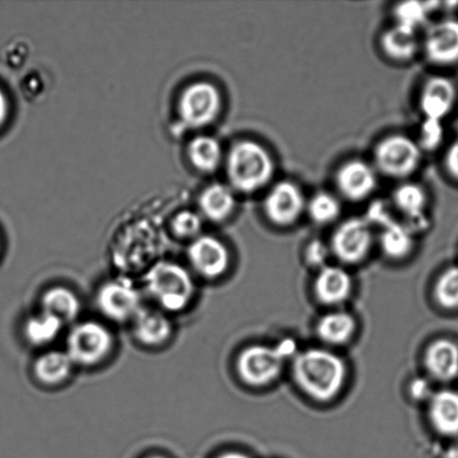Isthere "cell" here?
Segmentation results:
<instances>
[{"mask_svg": "<svg viewBox=\"0 0 458 458\" xmlns=\"http://www.w3.org/2000/svg\"><path fill=\"white\" fill-rule=\"evenodd\" d=\"M215 458H250L249 455L242 454V453L240 452H227L223 453V454L218 455Z\"/></svg>", "mask_w": 458, "mask_h": 458, "instance_id": "8d00e7d4", "label": "cell"}, {"mask_svg": "<svg viewBox=\"0 0 458 458\" xmlns=\"http://www.w3.org/2000/svg\"><path fill=\"white\" fill-rule=\"evenodd\" d=\"M199 205L201 212L210 221L223 222L231 216L236 201L231 188L222 183H214L201 194Z\"/></svg>", "mask_w": 458, "mask_h": 458, "instance_id": "7402d4cb", "label": "cell"}, {"mask_svg": "<svg viewBox=\"0 0 458 458\" xmlns=\"http://www.w3.org/2000/svg\"><path fill=\"white\" fill-rule=\"evenodd\" d=\"M329 254V247L318 240L310 242L307 250H305V258H307L308 262L313 267H321V268L326 267Z\"/></svg>", "mask_w": 458, "mask_h": 458, "instance_id": "d6a6232c", "label": "cell"}, {"mask_svg": "<svg viewBox=\"0 0 458 458\" xmlns=\"http://www.w3.org/2000/svg\"><path fill=\"white\" fill-rule=\"evenodd\" d=\"M140 291L127 277L103 283L97 293V307L111 321H132L142 309Z\"/></svg>", "mask_w": 458, "mask_h": 458, "instance_id": "52a82bcc", "label": "cell"}, {"mask_svg": "<svg viewBox=\"0 0 458 458\" xmlns=\"http://www.w3.org/2000/svg\"><path fill=\"white\" fill-rule=\"evenodd\" d=\"M423 48L429 63L437 66H451L458 63V21L435 22L426 31Z\"/></svg>", "mask_w": 458, "mask_h": 458, "instance_id": "7c38bea8", "label": "cell"}, {"mask_svg": "<svg viewBox=\"0 0 458 458\" xmlns=\"http://www.w3.org/2000/svg\"><path fill=\"white\" fill-rule=\"evenodd\" d=\"M356 321L347 312H332L322 317L318 323V335L329 344L348 343L356 332Z\"/></svg>", "mask_w": 458, "mask_h": 458, "instance_id": "603a6c76", "label": "cell"}, {"mask_svg": "<svg viewBox=\"0 0 458 458\" xmlns=\"http://www.w3.org/2000/svg\"><path fill=\"white\" fill-rule=\"evenodd\" d=\"M374 233L369 222L350 218L335 229L331 238V251L344 263L361 262L369 254Z\"/></svg>", "mask_w": 458, "mask_h": 458, "instance_id": "9c48e42d", "label": "cell"}, {"mask_svg": "<svg viewBox=\"0 0 458 458\" xmlns=\"http://www.w3.org/2000/svg\"><path fill=\"white\" fill-rule=\"evenodd\" d=\"M147 294L168 313L182 312L196 293L194 277L188 269L174 262L161 260L152 265L143 277Z\"/></svg>", "mask_w": 458, "mask_h": 458, "instance_id": "7a4b0ae2", "label": "cell"}, {"mask_svg": "<svg viewBox=\"0 0 458 458\" xmlns=\"http://www.w3.org/2000/svg\"><path fill=\"white\" fill-rule=\"evenodd\" d=\"M444 458H458V443L448 448Z\"/></svg>", "mask_w": 458, "mask_h": 458, "instance_id": "74e56055", "label": "cell"}, {"mask_svg": "<svg viewBox=\"0 0 458 458\" xmlns=\"http://www.w3.org/2000/svg\"><path fill=\"white\" fill-rule=\"evenodd\" d=\"M42 311L52 314L64 323L74 321L81 311V302L73 291L54 286L44 292L40 299Z\"/></svg>", "mask_w": 458, "mask_h": 458, "instance_id": "44dd1931", "label": "cell"}, {"mask_svg": "<svg viewBox=\"0 0 458 458\" xmlns=\"http://www.w3.org/2000/svg\"><path fill=\"white\" fill-rule=\"evenodd\" d=\"M114 335L97 321L78 323L66 338L65 352L74 366L93 367L105 361L114 349Z\"/></svg>", "mask_w": 458, "mask_h": 458, "instance_id": "277c9868", "label": "cell"}, {"mask_svg": "<svg viewBox=\"0 0 458 458\" xmlns=\"http://www.w3.org/2000/svg\"><path fill=\"white\" fill-rule=\"evenodd\" d=\"M310 218L318 225H327L339 218L341 205L335 196L327 191H320L313 195L307 203V210Z\"/></svg>", "mask_w": 458, "mask_h": 458, "instance_id": "83f0119b", "label": "cell"}, {"mask_svg": "<svg viewBox=\"0 0 458 458\" xmlns=\"http://www.w3.org/2000/svg\"><path fill=\"white\" fill-rule=\"evenodd\" d=\"M435 3L408 2L397 4L394 13L396 25L417 31L428 21Z\"/></svg>", "mask_w": 458, "mask_h": 458, "instance_id": "f1b7e54d", "label": "cell"}, {"mask_svg": "<svg viewBox=\"0 0 458 458\" xmlns=\"http://www.w3.org/2000/svg\"><path fill=\"white\" fill-rule=\"evenodd\" d=\"M187 254L192 268L199 276L210 280L225 274L231 260L226 246L212 236L196 238Z\"/></svg>", "mask_w": 458, "mask_h": 458, "instance_id": "4fadbf2b", "label": "cell"}, {"mask_svg": "<svg viewBox=\"0 0 458 458\" xmlns=\"http://www.w3.org/2000/svg\"><path fill=\"white\" fill-rule=\"evenodd\" d=\"M435 296L445 309L458 308V267L446 269L439 277Z\"/></svg>", "mask_w": 458, "mask_h": 458, "instance_id": "f546056e", "label": "cell"}, {"mask_svg": "<svg viewBox=\"0 0 458 458\" xmlns=\"http://www.w3.org/2000/svg\"><path fill=\"white\" fill-rule=\"evenodd\" d=\"M380 47L389 60L396 63L410 62L420 49L417 31L394 24L381 35Z\"/></svg>", "mask_w": 458, "mask_h": 458, "instance_id": "ac0fdd59", "label": "cell"}, {"mask_svg": "<svg viewBox=\"0 0 458 458\" xmlns=\"http://www.w3.org/2000/svg\"><path fill=\"white\" fill-rule=\"evenodd\" d=\"M457 89L446 76H433L421 89L420 107L424 119L443 121L456 105Z\"/></svg>", "mask_w": 458, "mask_h": 458, "instance_id": "5bb4252c", "label": "cell"}, {"mask_svg": "<svg viewBox=\"0 0 458 458\" xmlns=\"http://www.w3.org/2000/svg\"><path fill=\"white\" fill-rule=\"evenodd\" d=\"M291 341L281 347L251 345L242 350L238 356L236 368L238 375L245 384L253 387H262L273 383L280 376L284 360L293 352Z\"/></svg>", "mask_w": 458, "mask_h": 458, "instance_id": "5b68a950", "label": "cell"}, {"mask_svg": "<svg viewBox=\"0 0 458 458\" xmlns=\"http://www.w3.org/2000/svg\"><path fill=\"white\" fill-rule=\"evenodd\" d=\"M425 363L435 379L450 381L458 375V347L451 340L441 339L429 345Z\"/></svg>", "mask_w": 458, "mask_h": 458, "instance_id": "e0dca14e", "label": "cell"}, {"mask_svg": "<svg viewBox=\"0 0 458 458\" xmlns=\"http://www.w3.org/2000/svg\"><path fill=\"white\" fill-rule=\"evenodd\" d=\"M352 290V277L347 271L338 267H322L314 283V292L318 300L327 305L344 302Z\"/></svg>", "mask_w": 458, "mask_h": 458, "instance_id": "2e32d148", "label": "cell"}, {"mask_svg": "<svg viewBox=\"0 0 458 458\" xmlns=\"http://www.w3.org/2000/svg\"><path fill=\"white\" fill-rule=\"evenodd\" d=\"M411 394L417 399H424L429 394L428 384L423 379H419L411 384Z\"/></svg>", "mask_w": 458, "mask_h": 458, "instance_id": "e575fe53", "label": "cell"}, {"mask_svg": "<svg viewBox=\"0 0 458 458\" xmlns=\"http://www.w3.org/2000/svg\"><path fill=\"white\" fill-rule=\"evenodd\" d=\"M146 458H167V457L161 456V455H151V456H148Z\"/></svg>", "mask_w": 458, "mask_h": 458, "instance_id": "f35d334b", "label": "cell"}, {"mask_svg": "<svg viewBox=\"0 0 458 458\" xmlns=\"http://www.w3.org/2000/svg\"><path fill=\"white\" fill-rule=\"evenodd\" d=\"M444 127L442 121L424 119L420 128L419 146L421 151H434L442 145Z\"/></svg>", "mask_w": 458, "mask_h": 458, "instance_id": "4dcf8cb0", "label": "cell"}, {"mask_svg": "<svg viewBox=\"0 0 458 458\" xmlns=\"http://www.w3.org/2000/svg\"><path fill=\"white\" fill-rule=\"evenodd\" d=\"M421 157L423 151L414 139L403 134H392L376 146L375 168L389 178L405 179L419 169Z\"/></svg>", "mask_w": 458, "mask_h": 458, "instance_id": "8992f818", "label": "cell"}, {"mask_svg": "<svg viewBox=\"0 0 458 458\" xmlns=\"http://www.w3.org/2000/svg\"><path fill=\"white\" fill-rule=\"evenodd\" d=\"M64 323L47 312H40L26 321L24 334L27 341L36 347H43L55 341Z\"/></svg>", "mask_w": 458, "mask_h": 458, "instance_id": "484cf974", "label": "cell"}, {"mask_svg": "<svg viewBox=\"0 0 458 458\" xmlns=\"http://www.w3.org/2000/svg\"><path fill=\"white\" fill-rule=\"evenodd\" d=\"M7 111V100L6 98H4L2 89H0V125L4 123V120H6Z\"/></svg>", "mask_w": 458, "mask_h": 458, "instance_id": "d590c367", "label": "cell"}, {"mask_svg": "<svg viewBox=\"0 0 458 458\" xmlns=\"http://www.w3.org/2000/svg\"><path fill=\"white\" fill-rule=\"evenodd\" d=\"M394 208L411 221L423 219L428 206V194L423 187L414 182H405L394 191Z\"/></svg>", "mask_w": 458, "mask_h": 458, "instance_id": "d4e9b609", "label": "cell"}, {"mask_svg": "<svg viewBox=\"0 0 458 458\" xmlns=\"http://www.w3.org/2000/svg\"><path fill=\"white\" fill-rule=\"evenodd\" d=\"M307 203L298 185L292 182H280L265 196L263 209L265 216L274 225L289 227L302 216L307 210Z\"/></svg>", "mask_w": 458, "mask_h": 458, "instance_id": "ba28073f", "label": "cell"}, {"mask_svg": "<svg viewBox=\"0 0 458 458\" xmlns=\"http://www.w3.org/2000/svg\"><path fill=\"white\" fill-rule=\"evenodd\" d=\"M191 164L200 172L213 173L222 163V147L212 137L195 138L188 148Z\"/></svg>", "mask_w": 458, "mask_h": 458, "instance_id": "4316f807", "label": "cell"}, {"mask_svg": "<svg viewBox=\"0 0 458 458\" xmlns=\"http://www.w3.org/2000/svg\"><path fill=\"white\" fill-rule=\"evenodd\" d=\"M380 246L388 258L401 259L411 254L414 238L410 228L392 219L381 226Z\"/></svg>", "mask_w": 458, "mask_h": 458, "instance_id": "cb8c5ba5", "label": "cell"}, {"mask_svg": "<svg viewBox=\"0 0 458 458\" xmlns=\"http://www.w3.org/2000/svg\"><path fill=\"white\" fill-rule=\"evenodd\" d=\"M222 109V98L214 85L199 82L185 89L179 102L183 123L199 128L213 123Z\"/></svg>", "mask_w": 458, "mask_h": 458, "instance_id": "30bf717a", "label": "cell"}, {"mask_svg": "<svg viewBox=\"0 0 458 458\" xmlns=\"http://www.w3.org/2000/svg\"><path fill=\"white\" fill-rule=\"evenodd\" d=\"M429 419L439 434L458 435V393L442 390L435 394L430 401Z\"/></svg>", "mask_w": 458, "mask_h": 458, "instance_id": "d6986e66", "label": "cell"}, {"mask_svg": "<svg viewBox=\"0 0 458 458\" xmlns=\"http://www.w3.org/2000/svg\"><path fill=\"white\" fill-rule=\"evenodd\" d=\"M173 228L178 236L194 237L200 232L201 221L199 215L191 212H182L174 217Z\"/></svg>", "mask_w": 458, "mask_h": 458, "instance_id": "1f68e13d", "label": "cell"}, {"mask_svg": "<svg viewBox=\"0 0 458 458\" xmlns=\"http://www.w3.org/2000/svg\"><path fill=\"white\" fill-rule=\"evenodd\" d=\"M444 165H445L448 174L458 182V141L448 148Z\"/></svg>", "mask_w": 458, "mask_h": 458, "instance_id": "836d02e7", "label": "cell"}, {"mask_svg": "<svg viewBox=\"0 0 458 458\" xmlns=\"http://www.w3.org/2000/svg\"><path fill=\"white\" fill-rule=\"evenodd\" d=\"M73 367L69 354L60 350H51L36 359L34 375L40 384L57 386L69 378Z\"/></svg>", "mask_w": 458, "mask_h": 458, "instance_id": "ffe728a7", "label": "cell"}, {"mask_svg": "<svg viewBox=\"0 0 458 458\" xmlns=\"http://www.w3.org/2000/svg\"><path fill=\"white\" fill-rule=\"evenodd\" d=\"M276 172L271 154L259 143L237 142L229 150L226 173L233 190L251 194L268 185Z\"/></svg>", "mask_w": 458, "mask_h": 458, "instance_id": "3957f363", "label": "cell"}, {"mask_svg": "<svg viewBox=\"0 0 458 458\" xmlns=\"http://www.w3.org/2000/svg\"><path fill=\"white\" fill-rule=\"evenodd\" d=\"M131 322L134 336L146 347H160L173 335L172 321L160 310L142 308Z\"/></svg>", "mask_w": 458, "mask_h": 458, "instance_id": "9a60e30c", "label": "cell"}, {"mask_svg": "<svg viewBox=\"0 0 458 458\" xmlns=\"http://www.w3.org/2000/svg\"><path fill=\"white\" fill-rule=\"evenodd\" d=\"M335 185L345 199L365 200L378 185L376 168L360 159L349 160L336 172Z\"/></svg>", "mask_w": 458, "mask_h": 458, "instance_id": "8fae6325", "label": "cell"}, {"mask_svg": "<svg viewBox=\"0 0 458 458\" xmlns=\"http://www.w3.org/2000/svg\"><path fill=\"white\" fill-rule=\"evenodd\" d=\"M292 372L301 390L322 403L338 396L347 379V366L343 359L323 349H309L298 354Z\"/></svg>", "mask_w": 458, "mask_h": 458, "instance_id": "6da1fadb", "label": "cell"}]
</instances>
